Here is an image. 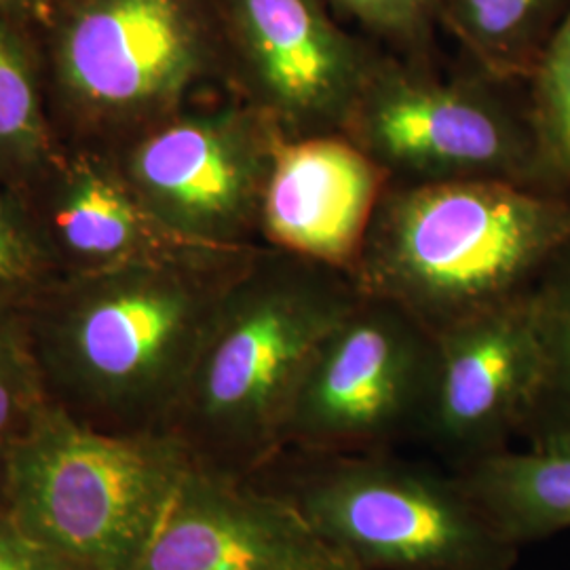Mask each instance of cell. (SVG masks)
Wrapping results in <instances>:
<instances>
[{"label":"cell","mask_w":570,"mask_h":570,"mask_svg":"<svg viewBox=\"0 0 570 570\" xmlns=\"http://www.w3.org/2000/svg\"><path fill=\"white\" fill-rule=\"evenodd\" d=\"M0 570H77L0 511Z\"/></svg>","instance_id":"cell-23"},{"label":"cell","mask_w":570,"mask_h":570,"mask_svg":"<svg viewBox=\"0 0 570 570\" xmlns=\"http://www.w3.org/2000/svg\"><path fill=\"white\" fill-rule=\"evenodd\" d=\"M532 317L543 355V383L522 440L570 438V239L530 289Z\"/></svg>","instance_id":"cell-18"},{"label":"cell","mask_w":570,"mask_h":570,"mask_svg":"<svg viewBox=\"0 0 570 570\" xmlns=\"http://www.w3.org/2000/svg\"><path fill=\"white\" fill-rule=\"evenodd\" d=\"M56 148L37 39L0 16V183H23Z\"/></svg>","instance_id":"cell-17"},{"label":"cell","mask_w":570,"mask_h":570,"mask_svg":"<svg viewBox=\"0 0 570 570\" xmlns=\"http://www.w3.org/2000/svg\"><path fill=\"white\" fill-rule=\"evenodd\" d=\"M389 184L341 131L285 140L266 186L261 242L351 275Z\"/></svg>","instance_id":"cell-14"},{"label":"cell","mask_w":570,"mask_h":570,"mask_svg":"<svg viewBox=\"0 0 570 570\" xmlns=\"http://www.w3.org/2000/svg\"><path fill=\"white\" fill-rule=\"evenodd\" d=\"M258 247L60 277L26 313L49 400L108 431L169 429L226 289Z\"/></svg>","instance_id":"cell-1"},{"label":"cell","mask_w":570,"mask_h":570,"mask_svg":"<svg viewBox=\"0 0 570 570\" xmlns=\"http://www.w3.org/2000/svg\"><path fill=\"white\" fill-rule=\"evenodd\" d=\"M438 362V336L425 324L362 294L306 367L284 450L367 454L425 442Z\"/></svg>","instance_id":"cell-8"},{"label":"cell","mask_w":570,"mask_h":570,"mask_svg":"<svg viewBox=\"0 0 570 570\" xmlns=\"http://www.w3.org/2000/svg\"><path fill=\"white\" fill-rule=\"evenodd\" d=\"M343 134L391 184L482 180L541 193L524 87L468 60L446 77L438 63L385 51Z\"/></svg>","instance_id":"cell-7"},{"label":"cell","mask_w":570,"mask_h":570,"mask_svg":"<svg viewBox=\"0 0 570 570\" xmlns=\"http://www.w3.org/2000/svg\"><path fill=\"white\" fill-rule=\"evenodd\" d=\"M230 94L285 140L343 134L387 49L348 30L326 0H220Z\"/></svg>","instance_id":"cell-10"},{"label":"cell","mask_w":570,"mask_h":570,"mask_svg":"<svg viewBox=\"0 0 570 570\" xmlns=\"http://www.w3.org/2000/svg\"><path fill=\"white\" fill-rule=\"evenodd\" d=\"M454 473L492 527L520 550L570 530V438L503 450Z\"/></svg>","instance_id":"cell-15"},{"label":"cell","mask_w":570,"mask_h":570,"mask_svg":"<svg viewBox=\"0 0 570 570\" xmlns=\"http://www.w3.org/2000/svg\"><path fill=\"white\" fill-rule=\"evenodd\" d=\"M0 449H4V444H0Z\"/></svg>","instance_id":"cell-25"},{"label":"cell","mask_w":570,"mask_h":570,"mask_svg":"<svg viewBox=\"0 0 570 570\" xmlns=\"http://www.w3.org/2000/svg\"><path fill=\"white\" fill-rule=\"evenodd\" d=\"M360 296L345 271L256 249L226 289L169 423L195 463L254 478L284 452L306 367Z\"/></svg>","instance_id":"cell-2"},{"label":"cell","mask_w":570,"mask_h":570,"mask_svg":"<svg viewBox=\"0 0 570 570\" xmlns=\"http://www.w3.org/2000/svg\"><path fill=\"white\" fill-rule=\"evenodd\" d=\"M16 188L60 277L155 263L207 247L161 225L108 153L58 146Z\"/></svg>","instance_id":"cell-13"},{"label":"cell","mask_w":570,"mask_h":570,"mask_svg":"<svg viewBox=\"0 0 570 570\" xmlns=\"http://www.w3.org/2000/svg\"><path fill=\"white\" fill-rule=\"evenodd\" d=\"M570 239V197L508 183L389 184L351 279L438 334L527 296Z\"/></svg>","instance_id":"cell-4"},{"label":"cell","mask_w":570,"mask_h":570,"mask_svg":"<svg viewBox=\"0 0 570 570\" xmlns=\"http://www.w3.org/2000/svg\"><path fill=\"white\" fill-rule=\"evenodd\" d=\"M131 570H360L282 494L193 463Z\"/></svg>","instance_id":"cell-12"},{"label":"cell","mask_w":570,"mask_h":570,"mask_svg":"<svg viewBox=\"0 0 570 570\" xmlns=\"http://www.w3.org/2000/svg\"><path fill=\"white\" fill-rule=\"evenodd\" d=\"M435 336L440 362L425 444L454 469L511 449L543 383L530 292Z\"/></svg>","instance_id":"cell-11"},{"label":"cell","mask_w":570,"mask_h":570,"mask_svg":"<svg viewBox=\"0 0 570 570\" xmlns=\"http://www.w3.org/2000/svg\"><path fill=\"white\" fill-rule=\"evenodd\" d=\"M330 9L404 60L435 63L444 0H326Z\"/></svg>","instance_id":"cell-21"},{"label":"cell","mask_w":570,"mask_h":570,"mask_svg":"<svg viewBox=\"0 0 570 570\" xmlns=\"http://www.w3.org/2000/svg\"><path fill=\"white\" fill-rule=\"evenodd\" d=\"M58 279L18 188L0 183V311H28Z\"/></svg>","instance_id":"cell-20"},{"label":"cell","mask_w":570,"mask_h":570,"mask_svg":"<svg viewBox=\"0 0 570 570\" xmlns=\"http://www.w3.org/2000/svg\"><path fill=\"white\" fill-rule=\"evenodd\" d=\"M4 510L77 570H131L195 459L171 429L108 431L51 400L2 449Z\"/></svg>","instance_id":"cell-5"},{"label":"cell","mask_w":570,"mask_h":570,"mask_svg":"<svg viewBox=\"0 0 570 570\" xmlns=\"http://www.w3.org/2000/svg\"><path fill=\"white\" fill-rule=\"evenodd\" d=\"M258 475L360 570H513L520 558L454 471L393 452L284 450Z\"/></svg>","instance_id":"cell-6"},{"label":"cell","mask_w":570,"mask_h":570,"mask_svg":"<svg viewBox=\"0 0 570 570\" xmlns=\"http://www.w3.org/2000/svg\"><path fill=\"white\" fill-rule=\"evenodd\" d=\"M522 87L539 188L570 197V9Z\"/></svg>","instance_id":"cell-19"},{"label":"cell","mask_w":570,"mask_h":570,"mask_svg":"<svg viewBox=\"0 0 570 570\" xmlns=\"http://www.w3.org/2000/svg\"><path fill=\"white\" fill-rule=\"evenodd\" d=\"M28 311H0V444L20 435L47 402Z\"/></svg>","instance_id":"cell-22"},{"label":"cell","mask_w":570,"mask_h":570,"mask_svg":"<svg viewBox=\"0 0 570 570\" xmlns=\"http://www.w3.org/2000/svg\"><path fill=\"white\" fill-rule=\"evenodd\" d=\"M37 45L63 148L115 155L186 106L230 94L220 0H53Z\"/></svg>","instance_id":"cell-3"},{"label":"cell","mask_w":570,"mask_h":570,"mask_svg":"<svg viewBox=\"0 0 570 570\" xmlns=\"http://www.w3.org/2000/svg\"><path fill=\"white\" fill-rule=\"evenodd\" d=\"M282 129L233 94L150 127L112 157L146 209L186 242L256 247Z\"/></svg>","instance_id":"cell-9"},{"label":"cell","mask_w":570,"mask_h":570,"mask_svg":"<svg viewBox=\"0 0 570 570\" xmlns=\"http://www.w3.org/2000/svg\"><path fill=\"white\" fill-rule=\"evenodd\" d=\"M569 9L570 0H444L442 30L490 77L524 85Z\"/></svg>","instance_id":"cell-16"},{"label":"cell","mask_w":570,"mask_h":570,"mask_svg":"<svg viewBox=\"0 0 570 570\" xmlns=\"http://www.w3.org/2000/svg\"><path fill=\"white\" fill-rule=\"evenodd\" d=\"M51 7L53 0H0V16L18 23L37 39L51 13Z\"/></svg>","instance_id":"cell-24"}]
</instances>
